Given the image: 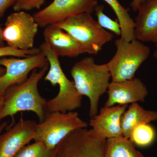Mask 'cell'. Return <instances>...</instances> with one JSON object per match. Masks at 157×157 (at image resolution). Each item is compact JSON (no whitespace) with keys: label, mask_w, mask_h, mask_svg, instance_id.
Wrapping results in <instances>:
<instances>
[{"label":"cell","mask_w":157,"mask_h":157,"mask_svg":"<svg viewBox=\"0 0 157 157\" xmlns=\"http://www.w3.org/2000/svg\"><path fill=\"white\" fill-rule=\"evenodd\" d=\"M48 66V63L39 70L35 69L25 82L12 86L6 90L4 107L0 113V122L7 117L13 119L16 113L23 111L36 113L39 122L44 120L48 112L47 101L40 95L38 85L45 76Z\"/></svg>","instance_id":"1"},{"label":"cell","mask_w":157,"mask_h":157,"mask_svg":"<svg viewBox=\"0 0 157 157\" xmlns=\"http://www.w3.org/2000/svg\"><path fill=\"white\" fill-rule=\"evenodd\" d=\"M71 74L78 92L89 99V115L91 118L98 114L100 98L107 92L110 82L107 63L98 64L93 57H86L73 65Z\"/></svg>","instance_id":"2"},{"label":"cell","mask_w":157,"mask_h":157,"mask_svg":"<svg viewBox=\"0 0 157 157\" xmlns=\"http://www.w3.org/2000/svg\"><path fill=\"white\" fill-rule=\"evenodd\" d=\"M39 48L49 63V70L44 80L49 82L52 86L58 85L59 87L57 95L47 101L48 112L67 113L80 108L82 96L78 92L74 82L70 80L65 75L58 56L46 42L42 43Z\"/></svg>","instance_id":"3"},{"label":"cell","mask_w":157,"mask_h":157,"mask_svg":"<svg viewBox=\"0 0 157 157\" xmlns=\"http://www.w3.org/2000/svg\"><path fill=\"white\" fill-rule=\"evenodd\" d=\"M66 31L82 46L86 53L97 55L113 39V33L102 28L91 14L83 13L54 24Z\"/></svg>","instance_id":"4"},{"label":"cell","mask_w":157,"mask_h":157,"mask_svg":"<svg viewBox=\"0 0 157 157\" xmlns=\"http://www.w3.org/2000/svg\"><path fill=\"white\" fill-rule=\"evenodd\" d=\"M115 45V55L107 63L112 81L134 78L137 70L149 56L150 48L138 39L127 41L121 37L116 40Z\"/></svg>","instance_id":"5"},{"label":"cell","mask_w":157,"mask_h":157,"mask_svg":"<svg viewBox=\"0 0 157 157\" xmlns=\"http://www.w3.org/2000/svg\"><path fill=\"white\" fill-rule=\"evenodd\" d=\"M88 124L76 111L48 112L42 122L37 123L34 140L42 141L48 148L55 149L74 130L87 128Z\"/></svg>","instance_id":"6"},{"label":"cell","mask_w":157,"mask_h":157,"mask_svg":"<svg viewBox=\"0 0 157 157\" xmlns=\"http://www.w3.org/2000/svg\"><path fill=\"white\" fill-rule=\"evenodd\" d=\"M106 141L92 129H76L56 146L55 157H105Z\"/></svg>","instance_id":"7"},{"label":"cell","mask_w":157,"mask_h":157,"mask_svg":"<svg viewBox=\"0 0 157 157\" xmlns=\"http://www.w3.org/2000/svg\"><path fill=\"white\" fill-rule=\"evenodd\" d=\"M39 27L33 16L25 11H15L6 19L2 30L3 39L8 46L15 49H32Z\"/></svg>","instance_id":"8"},{"label":"cell","mask_w":157,"mask_h":157,"mask_svg":"<svg viewBox=\"0 0 157 157\" xmlns=\"http://www.w3.org/2000/svg\"><path fill=\"white\" fill-rule=\"evenodd\" d=\"M98 6V0H53L50 5L33 16L39 27L45 28L74 15L92 14Z\"/></svg>","instance_id":"9"},{"label":"cell","mask_w":157,"mask_h":157,"mask_svg":"<svg viewBox=\"0 0 157 157\" xmlns=\"http://www.w3.org/2000/svg\"><path fill=\"white\" fill-rule=\"evenodd\" d=\"M48 63L42 52L26 58H0V66L6 70L5 74L0 77V94H5L12 86L25 82L31 71L41 69Z\"/></svg>","instance_id":"10"},{"label":"cell","mask_w":157,"mask_h":157,"mask_svg":"<svg viewBox=\"0 0 157 157\" xmlns=\"http://www.w3.org/2000/svg\"><path fill=\"white\" fill-rule=\"evenodd\" d=\"M36 122L21 117L15 124L0 135V157H14L23 147L34 140Z\"/></svg>","instance_id":"11"},{"label":"cell","mask_w":157,"mask_h":157,"mask_svg":"<svg viewBox=\"0 0 157 157\" xmlns=\"http://www.w3.org/2000/svg\"><path fill=\"white\" fill-rule=\"evenodd\" d=\"M107 93L105 107L144 102L148 91L142 80L135 77L124 81L110 82Z\"/></svg>","instance_id":"12"},{"label":"cell","mask_w":157,"mask_h":157,"mask_svg":"<svg viewBox=\"0 0 157 157\" xmlns=\"http://www.w3.org/2000/svg\"><path fill=\"white\" fill-rule=\"evenodd\" d=\"M128 105L104 107L94 117L89 125L101 137L106 139L123 136L121 127L122 116Z\"/></svg>","instance_id":"13"},{"label":"cell","mask_w":157,"mask_h":157,"mask_svg":"<svg viewBox=\"0 0 157 157\" xmlns=\"http://www.w3.org/2000/svg\"><path fill=\"white\" fill-rule=\"evenodd\" d=\"M45 42L59 56L76 57L85 50L67 33L54 25L45 27L43 32Z\"/></svg>","instance_id":"14"},{"label":"cell","mask_w":157,"mask_h":157,"mask_svg":"<svg viewBox=\"0 0 157 157\" xmlns=\"http://www.w3.org/2000/svg\"><path fill=\"white\" fill-rule=\"evenodd\" d=\"M137 11L135 39L157 44V0H146Z\"/></svg>","instance_id":"15"},{"label":"cell","mask_w":157,"mask_h":157,"mask_svg":"<svg viewBox=\"0 0 157 157\" xmlns=\"http://www.w3.org/2000/svg\"><path fill=\"white\" fill-rule=\"evenodd\" d=\"M156 121L157 111L144 109L137 103L131 104L122 116L123 135L129 139L132 131L137 126Z\"/></svg>","instance_id":"16"},{"label":"cell","mask_w":157,"mask_h":157,"mask_svg":"<svg viewBox=\"0 0 157 157\" xmlns=\"http://www.w3.org/2000/svg\"><path fill=\"white\" fill-rule=\"evenodd\" d=\"M105 157H145L129 138L120 136L107 139Z\"/></svg>","instance_id":"17"},{"label":"cell","mask_w":157,"mask_h":157,"mask_svg":"<svg viewBox=\"0 0 157 157\" xmlns=\"http://www.w3.org/2000/svg\"><path fill=\"white\" fill-rule=\"evenodd\" d=\"M114 11L121 26V38L127 41L135 39V23L128 10L121 5L118 0H103Z\"/></svg>","instance_id":"18"},{"label":"cell","mask_w":157,"mask_h":157,"mask_svg":"<svg viewBox=\"0 0 157 157\" xmlns=\"http://www.w3.org/2000/svg\"><path fill=\"white\" fill-rule=\"evenodd\" d=\"M156 136L155 130L153 127L149 124H143L134 129L129 139L135 145L146 147L154 143Z\"/></svg>","instance_id":"19"},{"label":"cell","mask_w":157,"mask_h":157,"mask_svg":"<svg viewBox=\"0 0 157 157\" xmlns=\"http://www.w3.org/2000/svg\"><path fill=\"white\" fill-rule=\"evenodd\" d=\"M56 148L50 149L42 141H35L21 148L14 157H55Z\"/></svg>","instance_id":"20"},{"label":"cell","mask_w":157,"mask_h":157,"mask_svg":"<svg viewBox=\"0 0 157 157\" xmlns=\"http://www.w3.org/2000/svg\"><path fill=\"white\" fill-rule=\"evenodd\" d=\"M104 7L103 6H98L96 8V15L98 19V23L102 28L108 30L118 36H121V31L120 25L118 20H114L107 16L104 12Z\"/></svg>","instance_id":"21"},{"label":"cell","mask_w":157,"mask_h":157,"mask_svg":"<svg viewBox=\"0 0 157 157\" xmlns=\"http://www.w3.org/2000/svg\"><path fill=\"white\" fill-rule=\"evenodd\" d=\"M41 52L39 48H33L27 50L15 49L10 46H5L0 47V58L6 56H13L19 58H26ZM6 72L5 68L0 66V77Z\"/></svg>","instance_id":"22"},{"label":"cell","mask_w":157,"mask_h":157,"mask_svg":"<svg viewBox=\"0 0 157 157\" xmlns=\"http://www.w3.org/2000/svg\"><path fill=\"white\" fill-rule=\"evenodd\" d=\"M46 0H17L13 6L15 11H29L40 9Z\"/></svg>","instance_id":"23"},{"label":"cell","mask_w":157,"mask_h":157,"mask_svg":"<svg viewBox=\"0 0 157 157\" xmlns=\"http://www.w3.org/2000/svg\"><path fill=\"white\" fill-rule=\"evenodd\" d=\"M17 0H0V18L9 7L13 6Z\"/></svg>","instance_id":"24"},{"label":"cell","mask_w":157,"mask_h":157,"mask_svg":"<svg viewBox=\"0 0 157 157\" xmlns=\"http://www.w3.org/2000/svg\"><path fill=\"white\" fill-rule=\"evenodd\" d=\"M146 0H132L131 3V6L133 11H138L140 6Z\"/></svg>","instance_id":"25"},{"label":"cell","mask_w":157,"mask_h":157,"mask_svg":"<svg viewBox=\"0 0 157 157\" xmlns=\"http://www.w3.org/2000/svg\"><path fill=\"white\" fill-rule=\"evenodd\" d=\"M2 30L1 23H0V47H4L5 46V41L3 39L2 36Z\"/></svg>","instance_id":"26"},{"label":"cell","mask_w":157,"mask_h":157,"mask_svg":"<svg viewBox=\"0 0 157 157\" xmlns=\"http://www.w3.org/2000/svg\"><path fill=\"white\" fill-rule=\"evenodd\" d=\"M5 103V95L4 94H0V113L2 110Z\"/></svg>","instance_id":"27"},{"label":"cell","mask_w":157,"mask_h":157,"mask_svg":"<svg viewBox=\"0 0 157 157\" xmlns=\"http://www.w3.org/2000/svg\"><path fill=\"white\" fill-rule=\"evenodd\" d=\"M8 124V123L7 121L4 122H2V123L0 124V135L2 134L3 130L6 128V127H7Z\"/></svg>","instance_id":"28"},{"label":"cell","mask_w":157,"mask_h":157,"mask_svg":"<svg viewBox=\"0 0 157 157\" xmlns=\"http://www.w3.org/2000/svg\"><path fill=\"white\" fill-rule=\"evenodd\" d=\"M153 56L154 57L155 59H157V44H156V49L154 52Z\"/></svg>","instance_id":"29"}]
</instances>
